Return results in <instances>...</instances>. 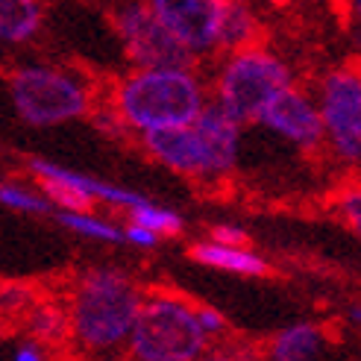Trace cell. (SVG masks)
I'll use <instances>...</instances> for the list:
<instances>
[{"mask_svg":"<svg viewBox=\"0 0 361 361\" xmlns=\"http://www.w3.org/2000/svg\"><path fill=\"white\" fill-rule=\"evenodd\" d=\"M144 291L121 267H88L74 276L65 309L71 344L85 361L115 358L126 350Z\"/></svg>","mask_w":361,"mask_h":361,"instance_id":"obj_1","label":"cell"},{"mask_svg":"<svg viewBox=\"0 0 361 361\" xmlns=\"http://www.w3.org/2000/svg\"><path fill=\"white\" fill-rule=\"evenodd\" d=\"M106 103L123 130L144 138L194 123L209 106V85L194 68H133L112 85Z\"/></svg>","mask_w":361,"mask_h":361,"instance_id":"obj_2","label":"cell"},{"mask_svg":"<svg viewBox=\"0 0 361 361\" xmlns=\"http://www.w3.org/2000/svg\"><path fill=\"white\" fill-rule=\"evenodd\" d=\"M144 150L161 168L191 179H221L235 171L241 153V123L218 103L200 112L194 123L141 138Z\"/></svg>","mask_w":361,"mask_h":361,"instance_id":"obj_3","label":"cell"},{"mask_svg":"<svg viewBox=\"0 0 361 361\" xmlns=\"http://www.w3.org/2000/svg\"><path fill=\"white\" fill-rule=\"evenodd\" d=\"M294 85L291 65L276 50L256 44L238 53H226L218 62L212 80V103H218L229 118L244 126L256 123L267 106Z\"/></svg>","mask_w":361,"mask_h":361,"instance_id":"obj_4","label":"cell"},{"mask_svg":"<svg viewBox=\"0 0 361 361\" xmlns=\"http://www.w3.org/2000/svg\"><path fill=\"white\" fill-rule=\"evenodd\" d=\"M209 347V338L197 323V302L173 291L144 294L126 341L133 361H197Z\"/></svg>","mask_w":361,"mask_h":361,"instance_id":"obj_5","label":"cell"},{"mask_svg":"<svg viewBox=\"0 0 361 361\" xmlns=\"http://www.w3.org/2000/svg\"><path fill=\"white\" fill-rule=\"evenodd\" d=\"M9 97L30 126H59L94 112V88L77 71L47 62L18 65L9 74Z\"/></svg>","mask_w":361,"mask_h":361,"instance_id":"obj_6","label":"cell"},{"mask_svg":"<svg viewBox=\"0 0 361 361\" xmlns=\"http://www.w3.org/2000/svg\"><path fill=\"white\" fill-rule=\"evenodd\" d=\"M323 144L344 168H361V65H335L317 82Z\"/></svg>","mask_w":361,"mask_h":361,"instance_id":"obj_7","label":"cell"},{"mask_svg":"<svg viewBox=\"0 0 361 361\" xmlns=\"http://www.w3.org/2000/svg\"><path fill=\"white\" fill-rule=\"evenodd\" d=\"M27 168L35 179V185H39L50 200L53 212H94L97 203L130 212L147 200V197L133 188L106 183V179H97L92 173H80L74 168L59 165V161H53V159L35 156L27 161Z\"/></svg>","mask_w":361,"mask_h":361,"instance_id":"obj_8","label":"cell"},{"mask_svg":"<svg viewBox=\"0 0 361 361\" xmlns=\"http://www.w3.org/2000/svg\"><path fill=\"white\" fill-rule=\"evenodd\" d=\"M109 18L133 68H194V59L161 27L150 4H121Z\"/></svg>","mask_w":361,"mask_h":361,"instance_id":"obj_9","label":"cell"},{"mask_svg":"<svg viewBox=\"0 0 361 361\" xmlns=\"http://www.w3.org/2000/svg\"><path fill=\"white\" fill-rule=\"evenodd\" d=\"M150 9L191 59L221 53L224 0H150Z\"/></svg>","mask_w":361,"mask_h":361,"instance_id":"obj_10","label":"cell"},{"mask_svg":"<svg viewBox=\"0 0 361 361\" xmlns=\"http://www.w3.org/2000/svg\"><path fill=\"white\" fill-rule=\"evenodd\" d=\"M256 123H262L267 133H274L276 138L294 144L300 150H317L323 144V123L317 112V100L300 85L282 92L262 112Z\"/></svg>","mask_w":361,"mask_h":361,"instance_id":"obj_11","label":"cell"},{"mask_svg":"<svg viewBox=\"0 0 361 361\" xmlns=\"http://www.w3.org/2000/svg\"><path fill=\"white\" fill-rule=\"evenodd\" d=\"M329 347V332L320 323H291L279 329L264 350L267 361H320Z\"/></svg>","mask_w":361,"mask_h":361,"instance_id":"obj_12","label":"cell"},{"mask_svg":"<svg viewBox=\"0 0 361 361\" xmlns=\"http://www.w3.org/2000/svg\"><path fill=\"white\" fill-rule=\"evenodd\" d=\"M191 259L203 267L221 270V274H232V276H264L270 264L264 262V256H259L256 250L250 247H221L206 241H197L191 247Z\"/></svg>","mask_w":361,"mask_h":361,"instance_id":"obj_13","label":"cell"},{"mask_svg":"<svg viewBox=\"0 0 361 361\" xmlns=\"http://www.w3.org/2000/svg\"><path fill=\"white\" fill-rule=\"evenodd\" d=\"M21 329L27 338L39 341L47 350H59L71 344V323H68V309L65 300H53V297H39V302L27 312L21 320Z\"/></svg>","mask_w":361,"mask_h":361,"instance_id":"obj_14","label":"cell"},{"mask_svg":"<svg viewBox=\"0 0 361 361\" xmlns=\"http://www.w3.org/2000/svg\"><path fill=\"white\" fill-rule=\"evenodd\" d=\"M262 44V21L252 6L238 0H224L221 9V53H238Z\"/></svg>","mask_w":361,"mask_h":361,"instance_id":"obj_15","label":"cell"},{"mask_svg":"<svg viewBox=\"0 0 361 361\" xmlns=\"http://www.w3.org/2000/svg\"><path fill=\"white\" fill-rule=\"evenodd\" d=\"M44 24V6L39 0H0V44H27Z\"/></svg>","mask_w":361,"mask_h":361,"instance_id":"obj_16","label":"cell"},{"mask_svg":"<svg viewBox=\"0 0 361 361\" xmlns=\"http://www.w3.org/2000/svg\"><path fill=\"white\" fill-rule=\"evenodd\" d=\"M53 221H59L68 232L80 238L100 241V244H123V226L103 218L97 212H56Z\"/></svg>","mask_w":361,"mask_h":361,"instance_id":"obj_17","label":"cell"},{"mask_svg":"<svg viewBox=\"0 0 361 361\" xmlns=\"http://www.w3.org/2000/svg\"><path fill=\"white\" fill-rule=\"evenodd\" d=\"M126 214H130V224L150 229L153 235H159V238H165V235H179V232H183V226H185L183 214L173 212V209H168V206L153 203L150 197H147V200H144L141 206L130 209Z\"/></svg>","mask_w":361,"mask_h":361,"instance_id":"obj_18","label":"cell"},{"mask_svg":"<svg viewBox=\"0 0 361 361\" xmlns=\"http://www.w3.org/2000/svg\"><path fill=\"white\" fill-rule=\"evenodd\" d=\"M0 206L21 214H53V206L39 185L0 183Z\"/></svg>","mask_w":361,"mask_h":361,"instance_id":"obj_19","label":"cell"},{"mask_svg":"<svg viewBox=\"0 0 361 361\" xmlns=\"http://www.w3.org/2000/svg\"><path fill=\"white\" fill-rule=\"evenodd\" d=\"M39 291L27 282H6L0 285V323L4 320H18L21 323L27 312L39 302Z\"/></svg>","mask_w":361,"mask_h":361,"instance_id":"obj_20","label":"cell"},{"mask_svg":"<svg viewBox=\"0 0 361 361\" xmlns=\"http://www.w3.org/2000/svg\"><path fill=\"white\" fill-rule=\"evenodd\" d=\"M335 212L341 224L361 241V183H350L335 194Z\"/></svg>","mask_w":361,"mask_h":361,"instance_id":"obj_21","label":"cell"},{"mask_svg":"<svg viewBox=\"0 0 361 361\" xmlns=\"http://www.w3.org/2000/svg\"><path fill=\"white\" fill-rule=\"evenodd\" d=\"M0 361H53V350H47L39 341L27 338L24 332L15 338H4Z\"/></svg>","mask_w":361,"mask_h":361,"instance_id":"obj_22","label":"cell"},{"mask_svg":"<svg viewBox=\"0 0 361 361\" xmlns=\"http://www.w3.org/2000/svg\"><path fill=\"white\" fill-rule=\"evenodd\" d=\"M209 241L212 244H221V247H247L250 235L241 224H232V221H221L209 229Z\"/></svg>","mask_w":361,"mask_h":361,"instance_id":"obj_23","label":"cell"},{"mask_svg":"<svg viewBox=\"0 0 361 361\" xmlns=\"http://www.w3.org/2000/svg\"><path fill=\"white\" fill-rule=\"evenodd\" d=\"M197 323H200L203 335L209 338V344H212V341H221L229 332L226 317L218 309H212V305H197Z\"/></svg>","mask_w":361,"mask_h":361,"instance_id":"obj_24","label":"cell"},{"mask_svg":"<svg viewBox=\"0 0 361 361\" xmlns=\"http://www.w3.org/2000/svg\"><path fill=\"white\" fill-rule=\"evenodd\" d=\"M159 241H161V238L153 235L150 229L135 226V224H130V221L123 224V244H130V247H135V250H156Z\"/></svg>","mask_w":361,"mask_h":361,"instance_id":"obj_25","label":"cell"},{"mask_svg":"<svg viewBox=\"0 0 361 361\" xmlns=\"http://www.w3.org/2000/svg\"><path fill=\"white\" fill-rule=\"evenodd\" d=\"M197 361H256V358L238 344H221V347H209V353Z\"/></svg>","mask_w":361,"mask_h":361,"instance_id":"obj_26","label":"cell"},{"mask_svg":"<svg viewBox=\"0 0 361 361\" xmlns=\"http://www.w3.org/2000/svg\"><path fill=\"white\" fill-rule=\"evenodd\" d=\"M347 18H350V30L361 39V0H355V4H350L347 9Z\"/></svg>","mask_w":361,"mask_h":361,"instance_id":"obj_27","label":"cell"},{"mask_svg":"<svg viewBox=\"0 0 361 361\" xmlns=\"http://www.w3.org/2000/svg\"><path fill=\"white\" fill-rule=\"evenodd\" d=\"M347 317L355 323V326H361V302H355V305H350V312H347Z\"/></svg>","mask_w":361,"mask_h":361,"instance_id":"obj_28","label":"cell"},{"mask_svg":"<svg viewBox=\"0 0 361 361\" xmlns=\"http://www.w3.org/2000/svg\"><path fill=\"white\" fill-rule=\"evenodd\" d=\"M100 361H133V358H118L115 355V358H100Z\"/></svg>","mask_w":361,"mask_h":361,"instance_id":"obj_29","label":"cell"},{"mask_svg":"<svg viewBox=\"0 0 361 361\" xmlns=\"http://www.w3.org/2000/svg\"><path fill=\"white\" fill-rule=\"evenodd\" d=\"M0 350H4V323H0Z\"/></svg>","mask_w":361,"mask_h":361,"instance_id":"obj_30","label":"cell"}]
</instances>
